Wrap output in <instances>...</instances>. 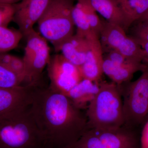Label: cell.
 <instances>
[{
	"mask_svg": "<svg viewBox=\"0 0 148 148\" xmlns=\"http://www.w3.org/2000/svg\"><path fill=\"white\" fill-rule=\"evenodd\" d=\"M29 110L47 148L71 147L89 129L82 110L40 83L34 87Z\"/></svg>",
	"mask_w": 148,
	"mask_h": 148,
	"instance_id": "obj_1",
	"label": "cell"
},
{
	"mask_svg": "<svg viewBox=\"0 0 148 148\" xmlns=\"http://www.w3.org/2000/svg\"><path fill=\"white\" fill-rule=\"evenodd\" d=\"M29 106L0 115V148H47Z\"/></svg>",
	"mask_w": 148,
	"mask_h": 148,
	"instance_id": "obj_2",
	"label": "cell"
},
{
	"mask_svg": "<svg viewBox=\"0 0 148 148\" xmlns=\"http://www.w3.org/2000/svg\"><path fill=\"white\" fill-rule=\"evenodd\" d=\"M86 109L89 129H116L124 125L121 94L115 83L100 82L98 92Z\"/></svg>",
	"mask_w": 148,
	"mask_h": 148,
	"instance_id": "obj_3",
	"label": "cell"
},
{
	"mask_svg": "<svg viewBox=\"0 0 148 148\" xmlns=\"http://www.w3.org/2000/svg\"><path fill=\"white\" fill-rule=\"evenodd\" d=\"M74 0H51L38 22L39 34L58 52L61 44L73 34L72 12Z\"/></svg>",
	"mask_w": 148,
	"mask_h": 148,
	"instance_id": "obj_4",
	"label": "cell"
},
{
	"mask_svg": "<svg viewBox=\"0 0 148 148\" xmlns=\"http://www.w3.org/2000/svg\"><path fill=\"white\" fill-rule=\"evenodd\" d=\"M135 129L124 125L116 129H89L70 148H140Z\"/></svg>",
	"mask_w": 148,
	"mask_h": 148,
	"instance_id": "obj_5",
	"label": "cell"
},
{
	"mask_svg": "<svg viewBox=\"0 0 148 148\" xmlns=\"http://www.w3.org/2000/svg\"><path fill=\"white\" fill-rule=\"evenodd\" d=\"M123 101L124 126L135 128L145 123L148 110V66L136 80L127 84Z\"/></svg>",
	"mask_w": 148,
	"mask_h": 148,
	"instance_id": "obj_6",
	"label": "cell"
},
{
	"mask_svg": "<svg viewBox=\"0 0 148 148\" xmlns=\"http://www.w3.org/2000/svg\"><path fill=\"white\" fill-rule=\"evenodd\" d=\"M24 62L28 84H38L44 69L50 60V48L46 40L35 30L26 38Z\"/></svg>",
	"mask_w": 148,
	"mask_h": 148,
	"instance_id": "obj_7",
	"label": "cell"
},
{
	"mask_svg": "<svg viewBox=\"0 0 148 148\" xmlns=\"http://www.w3.org/2000/svg\"><path fill=\"white\" fill-rule=\"evenodd\" d=\"M47 70L50 80L49 86L65 95L83 79L79 67L68 61L61 54L51 56Z\"/></svg>",
	"mask_w": 148,
	"mask_h": 148,
	"instance_id": "obj_8",
	"label": "cell"
},
{
	"mask_svg": "<svg viewBox=\"0 0 148 148\" xmlns=\"http://www.w3.org/2000/svg\"><path fill=\"white\" fill-rule=\"evenodd\" d=\"M51 0H21L15 4L13 21L17 24L23 37L33 31L34 25L40 20Z\"/></svg>",
	"mask_w": 148,
	"mask_h": 148,
	"instance_id": "obj_9",
	"label": "cell"
},
{
	"mask_svg": "<svg viewBox=\"0 0 148 148\" xmlns=\"http://www.w3.org/2000/svg\"><path fill=\"white\" fill-rule=\"evenodd\" d=\"M88 48L84 64L79 67L83 79L99 83L103 74L104 56L99 37L92 33L87 37Z\"/></svg>",
	"mask_w": 148,
	"mask_h": 148,
	"instance_id": "obj_10",
	"label": "cell"
},
{
	"mask_svg": "<svg viewBox=\"0 0 148 148\" xmlns=\"http://www.w3.org/2000/svg\"><path fill=\"white\" fill-rule=\"evenodd\" d=\"M35 86L28 84L14 88H0V115L30 106Z\"/></svg>",
	"mask_w": 148,
	"mask_h": 148,
	"instance_id": "obj_11",
	"label": "cell"
},
{
	"mask_svg": "<svg viewBox=\"0 0 148 148\" xmlns=\"http://www.w3.org/2000/svg\"><path fill=\"white\" fill-rule=\"evenodd\" d=\"M88 48L87 38L75 34L64 42L58 50L68 61L78 67L84 64Z\"/></svg>",
	"mask_w": 148,
	"mask_h": 148,
	"instance_id": "obj_12",
	"label": "cell"
},
{
	"mask_svg": "<svg viewBox=\"0 0 148 148\" xmlns=\"http://www.w3.org/2000/svg\"><path fill=\"white\" fill-rule=\"evenodd\" d=\"M102 21L99 40L103 53H108L117 50L127 35L124 28L120 25L108 22L105 19Z\"/></svg>",
	"mask_w": 148,
	"mask_h": 148,
	"instance_id": "obj_13",
	"label": "cell"
},
{
	"mask_svg": "<svg viewBox=\"0 0 148 148\" xmlns=\"http://www.w3.org/2000/svg\"><path fill=\"white\" fill-rule=\"evenodd\" d=\"M100 82H95L83 79L66 95L77 108L80 110L86 109L88 104L98 92Z\"/></svg>",
	"mask_w": 148,
	"mask_h": 148,
	"instance_id": "obj_14",
	"label": "cell"
},
{
	"mask_svg": "<svg viewBox=\"0 0 148 148\" xmlns=\"http://www.w3.org/2000/svg\"><path fill=\"white\" fill-rule=\"evenodd\" d=\"M97 13L108 22L124 28V17L117 0H88Z\"/></svg>",
	"mask_w": 148,
	"mask_h": 148,
	"instance_id": "obj_15",
	"label": "cell"
},
{
	"mask_svg": "<svg viewBox=\"0 0 148 148\" xmlns=\"http://www.w3.org/2000/svg\"><path fill=\"white\" fill-rule=\"evenodd\" d=\"M117 1L124 15V29L126 32L148 10V0Z\"/></svg>",
	"mask_w": 148,
	"mask_h": 148,
	"instance_id": "obj_16",
	"label": "cell"
},
{
	"mask_svg": "<svg viewBox=\"0 0 148 148\" xmlns=\"http://www.w3.org/2000/svg\"><path fill=\"white\" fill-rule=\"evenodd\" d=\"M26 84L25 79L14 71L9 64L8 53L0 54V88H14Z\"/></svg>",
	"mask_w": 148,
	"mask_h": 148,
	"instance_id": "obj_17",
	"label": "cell"
},
{
	"mask_svg": "<svg viewBox=\"0 0 148 148\" xmlns=\"http://www.w3.org/2000/svg\"><path fill=\"white\" fill-rule=\"evenodd\" d=\"M147 67L143 62L126 61L118 67L110 79L116 84H122L129 82L134 74L143 72Z\"/></svg>",
	"mask_w": 148,
	"mask_h": 148,
	"instance_id": "obj_18",
	"label": "cell"
},
{
	"mask_svg": "<svg viewBox=\"0 0 148 148\" xmlns=\"http://www.w3.org/2000/svg\"><path fill=\"white\" fill-rule=\"evenodd\" d=\"M74 25L76 27V34L86 38L92 32L85 9L83 0H77L72 12Z\"/></svg>",
	"mask_w": 148,
	"mask_h": 148,
	"instance_id": "obj_19",
	"label": "cell"
},
{
	"mask_svg": "<svg viewBox=\"0 0 148 148\" xmlns=\"http://www.w3.org/2000/svg\"><path fill=\"white\" fill-rule=\"evenodd\" d=\"M117 50L127 61L143 62L145 59L144 50L135 40L127 36Z\"/></svg>",
	"mask_w": 148,
	"mask_h": 148,
	"instance_id": "obj_20",
	"label": "cell"
},
{
	"mask_svg": "<svg viewBox=\"0 0 148 148\" xmlns=\"http://www.w3.org/2000/svg\"><path fill=\"white\" fill-rule=\"evenodd\" d=\"M23 36L19 30L0 27V54L17 47Z\"/></svg>",
	"mask_w": 148,
	"mask_h": 148,
	"instance_id": "obj_21",
	"label": "cell"
},
{
	"mask_svg": "<svg viewBox=\"0 0 148 148\" xmlns=\"http://www.w3.org/2000/svg\"><path fill=\"white\" fill-rule=\"evenodd\" d=\"M130 28V36L141 45L148 42V21L139 20L133 23Z\"/></svg>",
	"mask_w": 148,
	"mask_h": 148,
	"instance_id": "obj_22",
	"label": "cell"
},
{
	"mask_svg": "<svg viewBox=\"0 0 148 148\" xmlns=\"http://www.w3.org/2000/svg\"><path fill=\"white\" fill-rule=\"evenodd\" d=\"M85 9L90 24L91 32L99 37L102 27V21L97 12L90 4L88 0H83Z\"/></svg>",
	"mask_w": 148,
	"mask_h": 148,
	"instance_id": "obj_23",
	"label": "cell"
},
{
	"mask_svg": "<svg viewBox=\"0 0 148 148\" xmlns=\"http://www.w3.org/2000/svg\"><path fill=\"white\" fill-rule=\"evenodd\" d=\"M15 4L0 2V27H8L13 21Z\"/></svg>",
	"mask_w": 148,
	"mask_h": 148,
	"instance_id": "obj_24",
	"label": "cell"
},
{
	"mask_svg": "<svg viewBox=\"0 0 148 148\" xmlns=\"http://www.w3.org/2000/svg\"><path fill=\"white\" fill-rule=\"evenodd\" d=\"M140 148H148V120L145 123L141 132Z\"/></svg>",
	"mask_w": 148,
	"mask_h": 148,
	"instance_id": "obj_25",
	"label": "cell"
},
{
	"mask_svg": "<svg viewBox=\"0 0 148 148\" xmlns=\"http://www.w3.org/2000/svg\"><path fill=\"white\" fill-rule=\"evenodd\" d=\"M140 46L143 49L145 53V59L143 63L148 66V42L143 44Z\"/></svg>",
	"mask_w": 148,
	"mask_h": 148,
	"instance_id": "obj_26",
	"label": "cell"
},
{
	"mask_svg": "<svg viewBox=\"0 0 148 148\" xmlns=\"http://www.w3.org/2000/svg\"><path fill=\"white\" fill-rule=\"evenodd\" d=\"M21 0H2V3L14 4L20 1Z\"/></svg>",
	"mask_w": 148,
	"mask_h": 148,
	"instance_id": "obj_27",
	"label": "cell"
},
{
	"mask_svg": "<svg viewBox=\"0 0 148 148\" xmlns=\"http://www.w3.org/2000/svg\"><path fill=\"white\" fill-rule=\"evenodd\" d=\"M139 20H148V10Z\"/></svg>",
	"mask_w": 148,
	"mask_h": 148,
	"instance_id": "obj_28",
	"label": "cell"
},
{
	"mask_svg": "<svg viewBox=\"0 0 148 148\" xmlns=\"http://www.w3.org/2000/svg\"><path fill=\"white\" fill-rule=\"evenodd\" d=\"M148 110L147 114V117H146V121H145V123L147 121H148Z\"/></svg>",
	"mask_w": 148,
	"mask_h": 148,
	"instance_id": "obj_29",
	"label": "cell"
},
{
	"mask_svg": "<svg viewBox=\"0 0 148 148\" xmlns=\"http://www.w3.org/2000/svg\"><path fill=\"white\" fill-rule=\"evenodd\" d=\"M2 0H0V2H2Z\"/></svg>",
	"mask_w": 148,
	"mask_h": 148,
	"instance_id": "obj_30",
	"label": "cell"
},
{
	"mask_svg": "<svg viewBox=\"0 0 148 148\" xmlns=\"http://www.w3.org/2000/svg\"></svg>",
	"mask_w": 148,
	"mask_h": 148,
	"instance_id": "obj_31",
	"label": "cell"
}]
</instances>
